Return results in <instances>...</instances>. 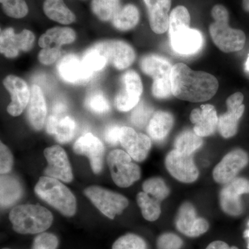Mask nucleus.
Listing matches in <instances>:
<instances>
[{
    "label": "nucleus",
    "instance_id": "obj_1",
    "mask_svg": "<svg viewBox=\"0 0 249 249\" xmlns=\"http://www.w3.org/2000/svg\"><path fill=\"white\" fill-rule=\"evenodd\" d=\"M170 82L174 96L193 103L204 102L211 99L219 88L215 77L206 72L194 71L183 63L173 66Z\"/></svg>",
    "mask_w": 249,
    "mask_h": 249
},
{
    "label": "nucleus",
    "instance_id": "obj_2",
    "mask_svg": "<svg viewBox=\"0 0 249 249\" xmlns=\"http://www.w3.org/2000/svg\"><path fill=\"white\" fill-rule=\"evenodd\" d=\"M211 15L214 22L209 31L214 45L224 53L238 52L245 47L246 36L243 31L229 27V14L223 5L213 6Z\"/></svg>",
    "mask_w": 249,
    "mask_h": 249
},
{
    "label": "nucleus",
    "instance_id": "obj_3",
    "mask_svg": "<svg viewBox=\"0 0 249 249\" xmlns=\"http://www.w3.org/2000/svg\"><path fill=\"white\" fill-rule=\"evenodd\" d=\"M9 219L15 231L23 235L45 231L52 226V213L39 204H23L16 206L10 212Z\"/></svg>",
    "mask_w": 249,
    "mask_h": 249
},
{
    "label": "nucleus",
    "instance_id": "obj_4",
    "mask_svg": "<svg viewBox=\"0 0 249 249\" xmlns=\"http://www.w3.org/2000/svg\"><path fill=\"white\" fill-rule=\"evenodd\" d=\"M35 193L45 201L67 217L76 213V200L73 193L58 179L42 177L35 186Z\"/></svg>",
    "mask_w": 249,
    "mask_h": 249
},
{
    "label": "nucleus",
    "instance_id": "obj_5",
    "mask_svg": "<svg viewBox=\"0 0 249 249\" xmlns=\"http://www.w3.org/2000/svg\"><path fill=\"white\" fill-rule=\"evenodd\" d=\"M107 163L113 181L121 188L132 186L141 178L139 165L132 163V157L124 150L111 151L108 155Z\"/></svg>",
    "mask_w": 249,
    "mask_h": 249
},
{
    "label": "nucleus",
    "instance_id": "obj_6",
    "mask_svg": "<svg viewBox=\"0 0 249 249\" xmlns=\"http://www.w3.org/2000/svg\"><path fill=\"white\" fill-rule=\"evenodd\" d=\"M85 195L102 213L111 219L122 213L129 205L128 200L124 196L102 187H88L85 190Z\"/></svg>",
    "mask_w": 249,
    "mask_h": 249
},
{
    "label": "nucleus",
    "instance_id": "obj_7",
    "mask_svg": "<svg viewBox=\"0 0 249 249\" xmlns=\"http://www.w3.org/2000/svg\"><path fill=\"white\" fill-rule=\"evenodd\" d=\"M122 88L116 95V107L120 111H128L139 104L142 92V81L137 72L129 70L121 78Z\"/></svg>",
    "mask_w": 249,
    "mask_h": 249
},
{
    "label": "nucleus",
    "instance_id": "obj_8",
    "mask_svg": "<svg viewBox=\"0 0 249 249\" xmlns=\"http://www.w3.org/2000/svg\"><path fill=\"white\" fill-rule=\"evenodd\" d=\"M249 157L245 150L236 149L228 153L213 172L216 182L227 184L235 179L241 170L248 165Z\"/></svg>",
    "mask_w": 249,
    "mask_h": 249
},
{
    "label": "nucleus",
    "instance_id": "obj_9",
    "mask_svg": "<svg viewBox=\"0 0 249 249\" xmlns=\"http://www.w3.org/2000/svg\"><path fill=\"white\" fill-rule=\"evenodd\" d=\"M165 163L170 175L181 182L193 183L199 177V170L192 155H185L175 149L167 155Z\"/></svg>",
    "mask_w": 249,
    "mask_h": 249
},
{
    "label": "nucleus",
    "instance_id": "obj_10",
    "mask_svg": "<svg viewBox=\"0 0 249 249\" xmlns=\"http://www.w3.org/2000/svg\"><path fill=\"white\" fill-rule=\"evenodd\" d=\"M35 41V36L31 31L24 29L16 34L13 28H6L1 31L0 52L6 58H14L19 52H29Z\"/></svg>",
    "mask_w": 249,
    "mask_h": 249
},
{
    "label": "nucleus",
    "instance_id": "obj_11",
    "mask_svg": "<svg viewBox=\"0 0 249 249\" xmlns=\"http://www.w3.org/2000/svg\"><path fill=\"white\" fill-rule=\"evenodd\" d=\"M244 95L236 92L227 100V111L219 117L218 130L224 138L229 139L237 133L239 121L245 112Z\"/></svg>",
    "mask_w": 249,
    "mask_h": 249
},
{
    "label": "nucleus",
    "instance_id": "obj_12",
    "mask_svg": "<svg viewBox=\"0 0 249 249\" xmlns=\"http://www.w3.org/2000/svg\"><path fill=\"white\" fill-rule=\"evenodd\" d=\"M47 165L45 170L46 176L70 183L73 179L71 165L66 152L60 145L47 147L44 151Z\"/></svg>",
    "mask_w": 249,
    "mask_h": 249
},
{
    "label": "nucleus",
    "instance_id": "obj_13",
    "mask_svg": "<svg viewBox=\"0 0 249 249\" xmlns=\"http://www.w3.org/2000/svg\"><path fill=\"white\" fill-rule=\"evenodd\" d=\"M117 70L127 69L133 63L136 58L133 48L121 40H106L94 45Z\"/></svg>",
    "mask_w": 249,
    "mask_h": 249
},
{
    "label": "nucleus",
    "instance_id": "obj_14",
    "mask_svg": "<svg viewBox=\"0 0 249 249\" xmlns=\"http://www.w3.org/2000/svg\"><path fill=\"white\" fill-rule=\"evenodd\" d=\"M249 193V180L245 178H237L227 183L221 191L220 204L224 212L232 216H238L242 213L243 206L241 196Z\"/></svg>",
    "mask_w": 249,
    "mask_h": 249
},
{
    "label": "nucleus",
    "instance_id": "obj_15",
    "mask_svg": "<svg viewBox=\"0 0 249 249\" xmlns=\"http://www.w3.org/2000/svg\"><path fill=\"white\" fill-rule=\"evenodd\" d=\"M3 85L11 96L8 113L13 116L20 115L30 101L31 91L27 83L19 77L10 75L3 80Z\"/></svg>",
    "mask_w": 249,
    "mask_h": 249
},
{
    "label": "nucleus",
    "instance_id": "obj_16",
    "mask_svg": "<svg viewBox=\"0 0 249 249\" xmlns=\"http://www.w3.org/2000/svg\"><path fill=\"white\" fill-rule=\"evenodd\" d=\"M120 143L125 149L129 155L137 161H142L146 159L152 142L147 136L138 134L129 127H121Z\"/></svg>",
    "mask_w": 249,
    "mask_h": 249
},
{
    "label": "nucleus",
    "instance_id": "obj_17",
    "mask_svg": "<svg viewBox=\"0 0 249 249\" xmlns=\"http://www.w3.org/2000/svg\"><path fill=\"white\" fill-rule=\"evenodd\" d=\"M73 151L77 155L88 157L93 173H101L103 168L105 148L99 139L91 133L85 134L75 142Z\"/></svg>",
    "mask_w": 249,
    "mask_h": 249
},
{
    "label": "nucleus",
    "instance_id": "obj_18",
    "mask_svg": "<svg viewBox=\"0 0 249 249\" xmlns=\"http://www.w3.org/2000/svg\"><path fill=\"white\" fill-rule=\"evenodd\" d=\"M176 227L183 235L196 237L207 232L209 224L204 218L196 217L194 207L191 204L185 203L178 211Z\"/></svg>",
    "mask_w": 249,
    "mask_h": 249
},
{
    "label": "nucleus",
    "instance_id": "obj_19",
    "mask_svg": "<svg viewBox=\"0 0 249 249\" xmlns=\"http://www.w3.org/2000/svg\"><path fill=\"white\" fill-rule=\"evenodd\" d=\"M59 76L64 81L71 84H80L89 81L93 73L85 66L82 60L73 54H68L58 62Z\"/></svg>",
    "mask_w": 249,
    "mask_h": 249
},
{
    "label": "nucleus",
    "instance_id": "obj_20",
    "mask_svg": "<svg viewBox=\"0 0 249 249\" xmlns=\"http://www.w3.org/2000/svg\"><path fill=\"white\" fill-rule=\"evenodd\" d=\"M169 36L172 47L180 55H192L202 47V35L196 29L183 28L170 34Z\"/></svg>",
    "mask_w": 249,
    "mask_h": 249
},
{
    "label": "nucleus",
    "instance_id": "obj_21",
    "mask_svg": "<svg viewBox=\"0 0 249 249\" xmlns=\"http://www.w3.org/2000/svg\"><path fill=\"white\" fill-rule=\"evenodd\" d=\"M190 119L195 124L193 131L201 137H209L218 127L217 111L212 105L207 104L191 111Z\"/></svg>",
    "mask_w": 249,
    "mask_h": 249
},
{
    "label": "nucleus",
    "instance_id": "obj_22",
    "mask_svg": "<svg viewBox=\"0 0 249 249\" xmlns=\"http://www.w3.org/2000/svg\"><path fill=\"white\" fill-rule=\"evenodd\" d=\"M148 14L150 27L155 34L168 30L172 0H143Z\"/></svg>",
    "mask_w": 249,
    "mask_h": 249
},
{
    "label": "nucleus",
    "instance_id": "obj_23",
    "mask_svg": "<svg viewBox=\"0 0 249 249\" xmlns=\"http://www.w3.org/2000/svg\"><path fill=\"white\" fill-rule=\"evenodd\" d=\"M47 113V105L42 89L38 85H33L30 101L28 104L27 115L29 123L36 130H40L43 127Z\"/></svg>",
    "mask_w": 249,
    "mask_h": 249
},
{
    "label": "nucleus",
    "instance_id": "obj_24",
    "mask_svg": "<svg viewBox=\"0 0 249 249\" xmlns=\"http://www.w3.org/2000/svg\"><path fill=\"white\" fill-rule=\"evenodd\" d=\"M76 123L70 116L53 115L47 119L46 129L49 134L55 136L57 142L66 143L71 142L74 137Z\"/></svg>",
    "mask_w": 249,
    "mask_h": 249
},
{
    "label": "nucleus",
    "instance_id": "obj_25",
    "mask_svg": "<svg viewBox=\"0 0 249 249\" xmlns=\"http://www.w3.org/2000/svg\"><path fill=\"white\" fill-rule=\"evenodd\" d=\"M140 65L142 71L154 80L169 78L173 68L166 58L157 55L144 56L141 60Z\"/></svg>",
    "mask_w": 249,
    "mask_h": 249
},
{
    "label": "nucleus",
    "instance_id": "obj_26",
    "mask_svg": "<svg viewBox=\"0 0 249 249\" xmlns=\"http://www.w3.org/2000/svg\"><path fill=\"white\" fill-rule=\"evenodd\" d=\"M76 32L71 28L53 27L48 29L40 36L38 44L42 49L52 47L53 45L61 47L71 44L76 40Z\"/></svg>",
    "mask_w": 249,
    "mask_h": 249
},
{
    "label": "nucleus",
    "instance_id": "obj_27",
    "mask_svg": "<svg viewBox=\"0 0 249 249\" xmlns=\"http://www.w3.org/2000/svg\"><path fill=\"white\" fill-rule=\"evenodd\" d=\"M174 124L173 116L166 111H157L147 126L149 135L156 142L163 141L169 134Z\"/></svg>",
    "mask_w": 249,
    "mask_h": 249
},
{
    "label": "nucleus",
    "instance_id": "obj_28",
    "mask_svg": "<svg viewBox=\"0 0 249 249\" xmlns=\"http://www.w3.org/2000/svg\"><path fill=\"white\" fill-rule=\"evenodd\" d=\"M43 11L49 19L62 24H70L76 20V16L63 0H45Z\"/></svg>",
    "mask_w": 249,
    "mask_h": 249
},
{
    "label": "nucleus",
    "instance_id": "obj_29",
    "mask_svg": "<svg viewBox=\"0 0 249 249\" xmlns=\"http://www.w3.org/2000/svg\"><path fill=\"white\" fill-rule=\"evenodd\" d=\"M139 18L138 9L133 4H127L121 7L111 22L116 29L123 31H128L137 25Z\"/></svg>",
    "mask_w": 249,
    "mask_h": 249
},
{
    "label": "nucleus",
    "instance_id": "obj_30",
    "mask_svg": "<svg viewBox=\"0 0 249 249\" xmlns=\"http://www.w3.org/2000/svg\"><path fill=\"white\" fill-rule=\"evenodd\" d=\"M22 192L20 183L16 178L10 176H1V207H8L14 204L20 198Z\"/></svg>",
    "mask_w": 249,
    "mask_h": 249
},
{
    "label": "nucleus",
    "instance_id": "obj_31",
    "mask_svg": "<svg viewBox=\"0 0 249 249\" xmlns=\"http://www.w3.org/2000/svg\"><path fill=\"white\" fill-rule=\"evenodd\" d=\"M91 11L103 22L112 20L121 9L120 0H92Z\"/></svg>",
    "mask_w": 249,
    "mask_h": 249
},
{
    "label": "nucleus",
    "instance_id": "obj_32",
    "mask_svg": "<svg viewBox=\"0 0 249 249\" xmlns=\"http://www.w3.org/2000/svg\"><path fill=\"white\" fill-rule=\"evenodd\" d=\"M201 138L202 137L198 136L194 131H185L175 140V150L185 155H192L202 145Z\"/></svg>",
    "mask_w": 249,
    "mask_h": 249
},
{
    "label": "nucleus",
    "instance_id": "obj_33",
    "mask_svg": "<svg viewBox=\"0 0 249 249\" xmlns=\"http://www.w3.org/2000/svg\"><path fill=\"white\" fill-rule=\"evenodd\" d=\"M137 201L139 207L142 210V217L149 222H155L160 217L161 210L160 201L150 196L145 192L139 193L137 196Z\"/></svg>",
    "mask_w": 249,
    "mask_h": 249
},
{
    "label": "nucleus",
    "instance_id": "obj_34",
    "mask_svg": "<svg viewBox=\"0 0 249 249\" xmlns=\"http://www.w3.org/2000/svg\"><path fill=\"white\" fill-rule=\"evenodd\" d=\"M82 61L90 71L95 73L101 71L107 65L108 60L102 52L93 46L86 51L82 58Z\"/></svg>",
    "mask_w": 249,
    "mask_h": 249
},
{
    "label": "nucleus",
    "instance_id": "obj_35",
    "mask_svg": "<svg viewBox=\"0 0 249 249\" xmlns=\"http://www.w3.org/2000/svg\"><path fill=\"white\" fill-rule=\"evenodd\" d=\"M190 24L191 16L188 9L183 6H177L170 14L168 27L169 35L183 28L190 27Z\"/></svg>",
    "mask_w": 249,
    "mask_h": 249
},
{
    "label": "nucleus",
    "instance_id": "obj_36",
    "mask_svg": "<svg viewBox=\"0 0 249 249\" xmlns=\"http://www.w3.org/2000/svg\"><path fill=\"white\" fill-rule=\"evenodd\" d=\"M85 104L89 110L95 114H103L109 110V103L101 90H94L88 93Z\"/></svg>",
    "mask_w": 249,
    "mask_h": 249
},
{
    "label": "nucleus",
    "instance_id": "obj_37",
    "mask_svg": "<svg viewBox=\"0 0 249 249\" xmlns=\"http://www.w3.org/2000/svg\"><path fill=\"white\" fill-rule=\"evenodd\" d=\"M142 190L159 201L163 200L169 195L168 187L162 178H150L142 183Z\"/></svg>",
    "mask_w": 249,
    "mask_h": 249
},
{
    "label": "nucleus",
    "instance_id": "obj_38",
    "mask_svg": "<svg viewBox=\"0 0 249 249\" xmlns=\"http://www.w3.org/2000/svg\"><path fill=\"white\" fill-rule=\"evenodd\" d=\"M3 11L10 18L20 19L25 17L29 8L24 0H0Z\"/></svg>",
    "mask_w": 249,
    "mask_h": 249
},
{
    "label": "nucleus",
    "instance_id": "obj_39",
    "mask_svg": "<svg viewBox=\"0 0 249 249\" xmlns=\"http://www.w3.org/2000/svg\"><path fill=\"white\" fill-rule=\"evenodd\" d=\"M112 249H147V246L142 237L127 234L119 237L113 245Z\"/></svg>",
    "mask_w": 249,
    "mask_h": 249
},
{
    "label": "nucleus",
    "instance_id": "obj_40",
    "mask_svg": "<svg viewBox=\"0 0 249 249\" xmlns=\"http://www.w3.org/2000/svg\"><path fill=\"white\" fill-rule=\"evenodd\" d=\"M152 112L153 109L151 107L144 102H139L131 114V121L137 127H143L148 122Z\"/></svg>",
    "mask_w": 249,
    "mask_h": 249
},
{
    "label": "nucleus",
    "instance_id": "obj_41",
    "mask_svg": "<svg viewBox=\"0 0 249 249\" xmlns=\"http://www.w3.org/2000/svg\"><path fill=\"white\" fill-rule=\"evenodd\" d=\"M152 92L155 98L160 99L169 97L170 95L173 94L170 77L154 80L152 85Z\"/></svg>",
    "mask_w": 249,
    "mask_h": 249
},
{
    "label": "nucleus",
    "instance_id": "obj_42",
    "mask_svg": "<svg viewBox=\"0 0 249 249\" xmlns=\"http://www.w3.org/2000/svg\"><path fill=\"white\" fill-rule=\"evenodd\" d=\"M58 239L53 234L43 232L36 237L31 249H57Z\"/></svg>",
    "mask_w": 249,
    "mask_h": 249
},
{
    "label": "nucleus",
    "instance_id": "obj_43",
    "mask_svg": "<svg viewBox=\"0 0 249 249\" xmlns=\"http://www.w3.org/2000/svg\"><path fill=\"white\" fill-rule=\"evenodd\" d=\"M182 246V240L173 233L163 234L157 240L158 249H180Z\"/></svg>",
    "mask_w": 249,
    "mask_h": 249
},
{
    "label": "nucleus",
    "instance_id": "obj_44",
    "mask_svg": "<svg viewBox=\"0 0 249 249\" xmlns=\"http://www.w3.org/2000/svg\"><path fill=\"white\" fill-rule=\"evenodd\" d=\"M60 55H61L60 47L53 46V47H47L40 51L38 54V60L43 65H51L58 60Z\"/></svg>",
    "mask_w": 249,
    "mask_h": 249
},
{
    "label": "nucleus",
    "instance_id": "obj_45",
    "mask_svg": "<svg viewBox=\"0 0 249 249\" xmlns=\"http://www.w3.org/2000/svg\"><path fill=\"white\" fill-rule=\"evenodd\" d=\"M14 165V157L7 146L1 142L0 145V173L1 175L9 173Z\"/></svg>",
    "mask_w": 249,
    "mask_h": 249
},
{
    "label": "nucleus",
    "instance_id": "obj_46",
    "mask_svg": "<svg viewBox=\"0 0 249 249\" xmlns=\"http://www.w3.org/2000/svg\"><path fill=\"white\" fill-rule=\"evenodd\" d=\"M121 127L118 124L108 126L104 132V139L108 144L111 145H117L120 142Z\"/></svg>",
    "mask_w": 249,
    "mask_h": 249
},
{
    "label": "nucleus",
    "instance_id": "obj_47",
    "mask_svg": "<svg viewBox=\"0 0 249 249\" xmlns=\"http://www.w3.org/2000/svg\"><path fill=\"white\" fill-rule=\"evenodd\" d=\"M206 249H239L237 247H229L228 244L226 242H222V241H214V242H211V244Z\"/></svg>",
    "mask_w": 249,
    "mask_h": 249
},
{
    "label": "nucleus",
    "instance_id": "obj_48",
    "mask_svg": "<svg viewBox=\"0 0 249 249\" xmlns=\"http://www.w3.org/2000/svg\"><path fill=\"white\" fill-rule=\"evenodd\" d=\"M67 107L66 104L61 101H57L53 103L52 107V111L54 115L60 116L62 113L67 111Z\"/></svg>",
    "mask_w": 249,
    "mask_h": 249
},
{
    "label": "nucleus",
    "instance_id": "obj_49",
    "mask_svg": "<svg viewBox=\"0 0 249 249\" xmlns=\"http://www.w3.org/2000/svg\"><path fill=\"white\" fill-rule=\"evenodd\" d=\"M242 7L245 11L249 13V0H242Z\"/></svg>",
    "mask_w": 249,
    "mask_h": 249
},
{
    "label": "nucleus",
    "instance_id": "obj_50",
    "mask_svg": "<svg viewBox=\"0 0 249 249\" xmlns=\"http://www.w3.org/2000/svg\"><path fill=\"white\" fill-rule=\"evenodd\" d=\"M249 229H247V231L245 232V237H247V238L249 239V245H248V249H249V222L248 224Z\"/></svg>",
    "mask_w": 249,
    "mask_h": 249
},
{
    "label": "nucleus",
    "instance_id": "obj_51",
    "mask_svg": "<svg viewBox=\"0 0 249 249\" xmlns=\"http://www.w3.org/2000/svg\"><path fill=\"white\" fill-rule=\"evenodd\" d=\"M245 68L247 71H249V55L248 56V58H247V62H246Z\"/></svg>",
    "mask_w": 249,
    "mask_h": 249
},
{
    "label": "nucleus",
    "instance_id": "obj_52",
    "mask_svg": "<svg viewBox=\"0 0 249 249\" xmlns=\"http://www.w3.org/2000/svg\"><path fill=\"white\" fill-rule=\"evenodd\" d=\"M6 249V248H5V249Z\"/></svg>",
    "mask_w": 249,
    "mask_h": 249
}]
</instances>
